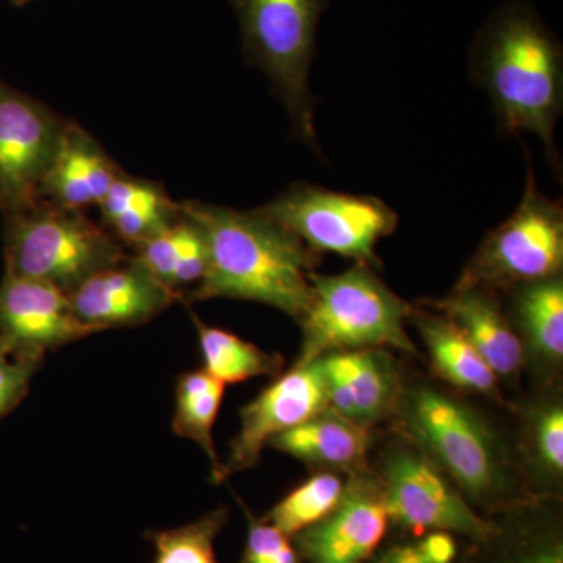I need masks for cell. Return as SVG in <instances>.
I'll return each instance as SVG.
<instances>
[{"label": "cell", "instance_id": "cell-17", "mask_svg": "<svg viewBox=\"0 0 563 563\" xmlns=\"http://www.w3.org/2000/svg\"><path fill=\"white\" fill-rule=\"evenodd\" d=\"M525 352L533 387L559 384L563 369V276L499 292Z\"/></svg>", "mask_w": 563, "mask_h": 563}, {"label": "cell", "instance_id": "cell-8", "mask_svg": "<svg viewBox=\"0 0 563 563\" xmlns=\"http://www.w3.org/2000/svg\"><path fill=\"white\" fill-rule=\"evenodd\" d=\"M562 203L551 201L539 190L529 168L520 206L485 236L455 287L503 292L518 285L562 276Z\"/></svg>", "mask_w": 563, "mask_h": 563}, {"label": "cell", "instance_id": "cell-28", "mask_svg": "<svg viewBox=\"0 0 563 563\" xmlns=\"http://www.w3.org/2000/svg\"><path fill=\"white\" fill-rule=\"evenodd\" d=\"M185 233H187V221L180 217V220L172 228L144 240L136 247L135 257L155 277L165 282L168 287H173L174 269L179 261L181 247H184Z\"/></svg>", "mask_w": 563, "mask_h": 563}, {"label": "cell", "instance_id": "cell-13", "mask_svg": "<svg viewBox=\"0 0 563 563\" xmlns=\"http://www.w3.org/2000/svg\"><path fill=\"white\" fill-rule=\"evenodd\" d=\"M318 361L331 409L362 428L372 431H380V426L387 428L406 377L391 350L369 347L335 352Z\"/></svg>", "mask_w": 563, "mask_h": 563}, {"label": "cell", "instance_id": "cell-19", "mask_svg": "<svg viewBox=\"0 0 563 563\" xmlns=\"http://www.w3.org/2000/svg\"><path fill=\"white\" fill-rule=\"evenodd\" d=\"M490 536L461 563H563L562 499H531L493 515Z\"/></svg>", "mask_w": 563, "mask_h": 563}, {"label": "cell", "instance_id": "cell-24", "mask_svg": "<svg viewBox=\"0 0 563 563\" xmlns=\"http://www.w3.org/2000/svg\"><path fill=\"white\" fill-rule=\"evenodd\" d=\"M347 477L339 473L314 472L262 518L292 539L335 510L346 493Z\"/></svg>", "mask_w": 563, "mask_h": 563}, {"label": "cell", "instance_id": "cell-27", "mask_svg": "<svg viewBox=\"0 0 563 563\" xmlns=\"http://www.w3.org/2000/svg\"><path fill=\"white\" fill-rule=\"evenodd\" d=\"M239 503L247 523L242 563H303L290 537L262 517H255L242 499Z\"/></svg>", "mask_w": 563, "mask_h": 563}, {"label": "cell", "instance_id": "cell-31", "mask_svg": "<svg viewBox=\"0 0 563 563\" xmlns=\"http://www.w3.org/2000/svg\"><path fill=\"white\" fill-rule=\"evenodd\" d=\"M162 191L163 187L154 184V181L133 179V177L122 173L111 184L99 207L102 209L106 221L110 222L124 213L125 210L132 209L133 206H139L141 202L150 201Z\"/></svg>", "mask_w": 563, "mask_h": 563}, {"label": "cell", "instance_id": "cell-1", "mask_svg": "<svg viewBox=\"0 0 563 563\" xmlns=\"http://www.w3.org/2000/svg\"><path fill=\"white\" fill-rule=\"evenodd\" d=\"M417 444L485 518L531 501L512 440L468 395L437 379L404 377L387 428Z\"/></svg>", "mask_w": 563, "mask_h": 563}, {"label": "cell", "instance_id": "cell-32", "mask_svg": "<svg viewBox=\"0 0 563 563\" xmlns=\"http://www.w3.org/2000/svg\"><path fill=\"white\" fill-rule=\"evenodd\" d=\"M184 218V217H181ZM185 220V218H184ZM187 221V220H185ZM207 269V247L201 232L196 225L187 221L184 247H181L179 261L174 269L173 287L177 290L184 285L198 284Z\"/></svg>", "mask_w": 563, "mask_h": 563}, {"label": "cell", "instance_id": "cell-2", "mask_svg": "<svg viewBox=\"0 0 563 563\" xmlns=\"http://www.w3.org/2000/svg\"><path fill=\"white\" fill-rule=\"evenodd\" d=\"M179 210L201 232L207 247L206 274L187 301L261 302L301 320L313 299L310 274L321 254L261 209L239 211L185 201Z\"/></svg>", "mask_w": 563, "mask_h": 563}, {"label": "cell", "instance_id": "cell-4", "mask_svg": "<svg viewBox=\"0 0 563 563\" xmlns=\"http://www.w3.org/2000/svg\"><path fill=\"white\" fill-rule=\"evenodd\" d=\"M313 299L299 325L302 365L335 352L385 347L409 357L421 352L407 332L412 306L391 291L372 266L355 263L340 274H310Z\"/></svg>", "mask_w": 563, "mask_h": 563}, {"label": "cell", "instance_id": "cell-18", "mask_svg": "<svg viewBox=\"0 0 563 563\" xmlns=\"http://www.w3.org/2000/svg\"><path fill=\"white\" fill-rule=\"evenodd\" d=\"M510 412L517 417L512 443L529 493L536 499H562V384L533 387L531 395L512 402Z\"/></svg>", "mask_w": 563, "mask_h": 563}, {"label": "cell", "instance_id": "cell-33", "mask_svg": "<svg viewBox=\"0 0 563 563\" xmlns=\"http://www.w3.org/2000/svg\"><path fill=\"white\" fill-rule=\"evenodd\" d=\"M399 536V539L384 543L368 563H439L426 551L420 536Z\"/></svg>", "mask_w": 563, "mask_h": 563}, {"label": "cell", "instance_id": "cell-23", "mask_svg": "<svg viewBox=\"0 0 563 563\" xmlns=\"http://www.w3.org/2000/svg\"><path fill=\"white\" fill-rule=\"evenodd\" d=\"M201 347L203 369L220 383L240 384L262 376H279L285 358L279 352H268L235 333L211 328L192 314Z\"/></svg>", "mask_w": 563, "mask_h": 563}, {"label": "cell", "instance_id": "cell-9", "mask_svg": "<svg viewBox=\"0 0 563 563\" xmlns=\"http://www.w3.org/2000/svg\"><path fill=\"white\" fill-rule=\"evenodd\" d=\"M263 213L298 236L309 250L342 255L380 268L376 246L398 229V214L373 196L347 195L295 184L261 207Z\"/></svg>", "mask_w": 563, "mask_h": 563}, {"label": "cell", "instance_id": "cell-21", "mask_svg": "<svg viewBox=\"0 0 563 563\" xmlns=\"http://www.w3.org/2000/svg\"><path fill=\"white\" fill-rule=\"evenodd\" d=\"M409 322L420 333L437 380L463 395L477 396L510 410L512 402L504 396L496 374L444 314L418 302L412 306Z\"/></svg>", "mask_w": 563, "mask_h": 563}, {"label": "cell", "instance_id": "cell-15", "mask_svg": "<svg viewBox=\"0 0 563 563\" xmlns=\"http://www.w3.org/2000/svg\"><path fill=\"white\" fill-rule=\"evenodd\" d=\"M74 313L96 331L154 320L179 299L136 257L95 274L69 295Z\"/></svg>", "mask_w": 563, "mask_h": 563}, {"label": "cell", "instance_id": "cell-34", "mask_svg": "<svg viewBox=\"0 0 563 563\" xmlns=\"http://www.w3.org/2000/svg\"><path fill=\"white\" fill-rule=\"evenodd\" d=\"M10 2L11 5L18 7V9H20V7L29 5V3H32L33 0H10Z\"/></svg>", "mask_w": 563, "mask_h": 563}, {"label": "cell", "instance_id": "cell-14", "mask_svg": "<svg viewBox=\"0 0 563 563\" xmlns=\"http://www.w3.org/2000/svg\"><path fill=\"white\" fill-rule=\"evenodd\" d=\"M92 333L98 331L74 313L68 292L7 274L0 287V339L14 351L44 357Z\"/></svg>", "mask_w": 563, "mask_h": 563}, {"label": "cell", "instance_id": "cell-16", "mask_svg": "<svg viewBox=\"0 0 563 563\" xmlns=\"http://www.w3.org/2000/svg\"><path fill=\"white\" fill-rule=\"evenodd\" d=\"M421 303L453 322L490 366L503 388L518 387L525 374V352L499 292L481 287H454L444 298Z\"/></svg>", "mask_w": 563, "mask_h": 563}, {"label": "cell", "instance_id": "cell-12", "mask_svg": "<svg viewBox=\"0 0 563 563\" xmlns=\"http://www.w3.org/2000/svg\"><path fill=\"white\" fill-rule=\"evenodd\" d=\"M390 529L383 487L369 466L347 477L332 514L291 540L303 563H368Z\"/></svg>", "mask_w": 563, "mask_h": 563}, {"label": "cell", "instance_id": "cell-3", "mask_svg": "<svg viewBox=\"0 0 563 563\" xmlns=\"http://www.w3.org/2000/svg\"><path fill=\"white\" fill-rule=\"evenodd\" d=\"M473 79L490 96L499 124L539 136L554 165V129L563 103L561 40L532 0H504L474 36Z\"/></svg>", "mask_w": 563, "mask_h": 563}, {"label": "cell", "instance_id": "cell-25", "mask_svg": "<svg viewBox=\"0 0 563 563\" xmlns=\"http://www.w3.org/2000/svg\"><path fill=\"white\" fill-rule=\"evenodd\" d=\"M228 521V507H218L179 528L147 532L154 547L152 563H220L214 542Z\"/></svg>", "mask_w": 563, "mask_h": 563}, {"label": "cell", "instance_id": "cell-7", "mask_svg": "<svg viewBox=\"0 0 563 563\" xmlns=\"http://www.w3.org/2000/svg\"><path fill=\"white\" fill-rule=\"evenodd\" d=\"M369 466L383 487L391 528L399 533L450 532L470 544L490 536L492 518L476 512L453 481L401 433L380 431Z\"/></svg>", "mask_w": 563, "mask_h": 563}, {"label": "cell", "instance_id": "cell-11", "mask_svg": "<svg viewBox=\"0 0 563 563\" xmlns=\"http://www.w3.org/2000/svg\"><path fill=\"white\" fill-rule=\"evenodd\" d=\"M328 387L320 361L292 363L240 410V429L231 442L224 479L261 462L269 440L328 409Z\"/></svg>", "mask_w": 563, "mask_h": 563}, {"label": "cell", "instance_id": "cell-26", "mask_svg": "<svg viewBox=\"0 0 563 563\" xmlns=\"http://www.w3.org/2000/svg\"><path fill=\"white\" fill-rule=\"evenodd\" d=\"M79 129L80 125L76 122H68L60 152L41 185L40 192L41 199L76 210L95 203L88 190L87 176L81 162Z\"/></svg>", "mask_w": 563, "mask_h": 563}, {"label": "cell", "instance_id": "cell-20", "mask_svg": "<svg viewBox=\"0 0 563 563\" xmlns=\"http://www.w3.org/2000/svg\"><path fill=\"white\" fill-rule=\"evenodd\" d=\"M379 433L362 428L328 407L290 431L274 437L268 446L302 462L312 473L351 476L369 468Z\"/></svg>", "mask_w": 563, "mask_h": 563}, {"label": "cell", "instance_id": "cell-29", "mask_svg": "<svg viewBox=\"0 0 563 563\" xmlns=\"http://www.w3.org/2000/svg\"><path fill=\"white\" fill-rule=\"evenodd\" d=\"M43 357L14 351L0 339V418L24 398Z\"/></svg>", "mask_w": 563, "mask_h": 563}, {"label": "cell", "instance_id": "cell-22", "mask_svg": "<svg viewBox=\"0 0 563 563\" xmlns=\"http://www.w3.org/2000/svg\"><path fill=\"white\" fill-rule=\"evenodd\" d=\"M225 385L206 369L185 373L176 385L173 429L181 439L198 444L209 459L211 483H224V465L213 443V426L220 413Z\"/></svg>", "mask_w": 563, "mask_h": 563}, {"label": "cell", "instance_id": "cell-10", "mask_svg": "<svg viewBox=\"0 0 563 563\" xmlns=\"http://www.w3.org/2000/svg\"><path fill=\"white\" fill-rule=\"evenodd\" d=\"M68 122L0 81V207L7 218L40 201Z\"/></svg>", "mask_w": 563, "mask_h": 563}, {"label": "cell", "instance_id": "cell-5", "mask_svg": "<svg viewBox=\"0 0 563 563\" xmlns=\"http://www.w3.org/2000/svg\"><path fill=\"white\" fill-rule=\"evenodd\" d=\"M329 0H231L246 60L272 81L292 135L318 147L309 76L318 25Z\"/></svg>", "mask_w": 563, "mask_h": 563}, {"label": "cell", "instance_id": "cell-30", "mask_svg": "<svg viewBox=\"0 0 563 563\" xmlns=\"http://www.w3.org/2000/svg\"><path fill=\"white\" fill-rule=\"evenodd\" d=\"M79 147L88 190L91 192L92 202L99 206L111 184L117 180L118 176H121L122 172L99 146L98 141L81 128L79 129Z\"/></svg>", "mask_w": 563, "mask_h": 563}, {"label": "cell", "instance_id": "cell-6", "mask_svg": "<svg viewBox=\"0 0 563 563\" xmlns=\"http://www.w3.org/2000/svg\"><path fill=\"white\" fill-rule=\"evenodd\" d=\"M7 274L73 292L95 274L128 258L121 243L81 210L40 199L9 218Z\"/></svg>", "mask_w": 563, "mask_h": 563}]
</instances>
